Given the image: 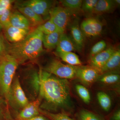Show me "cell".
Listing matches in <instances>:
<instances>
[{
	"instance_id": "cell-1",
	"label": "cell",
	"mask_w": 120,
	"mask_h": 120,
	"mask_svg": "<svg viewBox=\"0 0 120 120\" xmlns=\"http://www.w3.org/2000/svg\"><path fill=\"white\" fill-rule=\"evenodd\" d=\"M41 88L39 95L41 98L40 108L52 113H66L72 107L71 86L68 80L55 76L42 68L39 70Z\"/></svg>"
},
{
	"instance_id": "cell-2",
	"label": "cell",
	"mask_w": 120,
	"mask_h": 120,
	"mask_svg": "<svg viewBox=\"0 0 120 120\" xmlns=\"http://www.w3.org/2000/svg\"><path fill=\"white\" fill-rule=\"evenodd\" d=\"M43 34L37 28L31 30L22 41L16 43H9L8 55L15 58L19 64L36 60L44 52Z\"/></svg>"
},
{
	"instance_id": "cell-3",
	"label": "cell",
	"mask_w": 120,
	"mask_h": 120,
	"mask_svg": "<svg viewBox=\"0 0 120 120\" xmlns=\"http://www.w3.org/2000/svg\"><path fill=\"white\" fill-rule=\"evenodd\" d=\"M19 64L16 60L7 55L0 61V94L6 101L9 89Z\"/></svg>"
},
{
	"instance_id": "cell-4",
	"label": "cell",
	"mask_w": 120,
	"mask_h": 120,
	"mask_svg": "<svg viewBox=\"0 0 120 120\" xmlns=\"http://www.w3.org/2000/svg\"><path fill=\"white\" fill-rule=\"evenodd\" d=\"M6 101L8 106L19 112L29 103L28 98L17 76L14 77Z\"/></svg>"
},
{
	"instance_id": "cell-5",
	"label": "cell",
	"mask_w": 120,
	"mask_h": 120,
	"mask_svg": "<svg viewBox=\"0 0 120 120\" xmlns=\"http://www.w3.org/2000/svg\"><path fill=\"white\" fill-rule=\"evenodd\" d=\"M23 84L30 98L32 101L38 97L41 88V77L39 71L30 68L24 72Z\"/></svg>"
},
{
	"instance_id": "cell-6",
	"label": "cell",
	"mask_w": 120,
	"mask_h": 120,
	"mask_svg": "<svg viewBox=\"0 0 120 120\" xmlns=\"http://www.w3.org/2000/svg\"><path fill=\"white\" fill-rule=\"evenodd\" d=\"M43 70L61 79L68 80L76 78V66L63 64L58 59L51 60Z\"/></svg>"
},
{
	"instance_id": "cell-7",
	"label": "cell",
	"mask_w": 120,
	"mask_h": 120,
	"mask_svg": "<svg viewBox=\"0 0 120 120\" xmlns=\"http://www.w3.org/2000/svg\"><path fill=\"white\" fill-rule=\"evenodd\" d=\"M73 13L62 6L53 7L49 12L50 19L61 33H65V30L71 23Z\"/></svg>"
},
{
	"instance_id": "cell-8",
	"label": "cell",
	"mask_w": 120,
	"mask_h": 120,
	"mask_svg": "<svg viewBox=\"0 0 120 120\" xmlns=\"http://www.w3.org/2000/svg\"><path fill=\"white\" fill-rule=\"evenodd\" d=\"M15 4L30 7L45 21L49 19V12L53 7L54 1L49 0H27L17 1Z\"/></svg>"
},
{
	"instance_id": "cell-9",
	"label": "cell",
	"mask_w": 120,
	"mask_h": 120,
	"mask_svg": "<svg viewBox=\"0 0 120 120\" xmlns=\"http://www.w3.org/2000/svg\"><path fill=\"white\" fill-rule=\"evenodd\" d=\"M101 75L99 71L90 65L76 66V78L86 86L92 85Z\"/></svg>"
},
{
	"instance_id": "cell-10",
	"label": "cell",
	"mask_w": 120,
	"mask_h": 120,
	"mask_svg": "<svg viewBox=\"0 0 120 120\" xmlns=\"http://www.w3.org/2000/svg\"><path fill=\"white\" fill-rule=\"evenodd\" d=\"M80 26L84 36L89 37L99 35L102 31L103 26L99 20L93 17L84 20Z\"/></svg>"
},
{
	"instance_id": "cell-11",
	"label": "cell",
	"mask_w": 120,
	"mask_h": 120,
	"mask_svg": "<svg viewBox=\"0 0 120 120\" xmlns=\"http://www.w3.org/2000/svg\"><path fill=\"white\" fill-rule=\"evenodd\" d=\"M41 98L38 95L36 99L29 102V103L18 112L16 117V120H28L40 114V109Z\"/></svg>"
},
{
	"instance_id": "cell-12",
	"label": "cell",
	"mask_w": 120,
	"mask_h": 120,
	"mask_svg": "<svg viewBox=\"0 0 120 120\" xmlns=\"http://www.w3.org/2000/svg\"><path fill=\"white\" fill-rule=\"evenodd\" d=\"M31 30L16 28L10 25L3 28L2 31L7 41L9 43H15L23 40Z\"/></svg>"
},
{
	"instance_id": "cell-13",
	"label": "cell",
	"mask_w": 120,
	"mask_h": 120,
	"mask_svg": "<svg viewBox=\"0 0 120 120\" xmlns=\"http://www.w3.org/2000/svg\"><path fill=\"white\" fill-rule=\"evenodd\" d=\"M15 8L28 20L30 26L37 28L45 22L43 19L34 11L30 7L15 4Z\"/></svg>"
},
{
	"instance_id": "cell-14",
	"label": "cell",
	"mask_w": 120,
	"mask_h": 120,
	"mask_svg": "<svg viewBox=\"0 0 120 120\" xmlns=\"http://www.w3.org/2000/svg\"><path fill=\"white\" fill-rule=\"evenodd\" d=\"M69 26L70 38L75 46L77 51L81 52L84 46V35L80 28L79 20H74Z\"/></svg>"
},
{
	"instance_id": "cell-15",
	"label": "cell",
	"mask_w": 120,
	"mask_h": 120,
	"mask_svg": "<svg viewBox=\"0 0 120 120\" xmlns=\"http://www.w3.org/2000/svg\"><path fill=\"white\" fill-rule=\"evenodd\" d=\"M116 50L110 47L97 55L90 58L89 65L94 67L100 71V70L105 65Z\"/></svg>"
},
{
	"instance_id": "cell-16",
	"label": "cell",
	"mask_w": 120,
	"mask_h": 120,
	"mask_svg": "<svg viewBox=\"0 0 120 120\" xmlns=\"http://www.w3.org/2000/svg\"><path fill=\"white\" fill-rule=\"evenodd\" d=\"M10 23L11 26L16 28L30 30L31 27L28 20L16 9L12 11Z\"/></svg>"
},
{
	"instance_id": "cell-17",
	"label": "cell",
	"mask_w": 120,
	"mask_h": 120,
	"mask_svg": "<svg viewBox=\"0 0 120 120\" xmlns=\"http://www.w3.org/2000/svg\"><path fill=\"white\" fill-rule=\"evenodd\" d=\"M56 48L57 52H72L77 50L70 37L65 33L61 34Z\"/></svg>"
},
{
	"instance_id": "cell-18",
	"label": "cell",
	"mask_w": 120,
	"mask_h": 120,
	"mask_svg": "<svg viewBox=\"0 0 120 120\" xmlns=\"http://www.w3.org/2000/svg\"><path fill=\"white\" fill-rule=\"evenodd\" d=\"M120 65V50H115L108 61L100 70L101 75L109 72L117 71Z\"/></svg>"
},
{
	"instance_id": "cell-19",
	"label": "cell",
	"mask_w": 120,
	"mask_h": 120,
	"mask_svg": "<svg viewBox=\"0 0 120 120\" xmlns=\"http://www.w3.org/2000/svg\"><path fill=\"white\" fill-rule=\"evenodd\" d=\"M61 33L56 31L48 34H43L42 43L46 49L52 50L56 47Z\"/></svg>"
},
{
	"instance_id": "cell-20",
	"label": "cell",
	"mask_w": 120,
	"mask_h": 120,
	"mask_svg": "<svg viewBox=\"0 0 120 120\" xmlns=\"http://www.w3.org/2000/svg\"><path fill=\"white\" fill-rule=\"evenodd\" d=\"M114 0H98L92 14H103L111 11L116 6Z\"/></svg>"
},
{
	"instance_id": "cell-21",
	"label": "cell",
	"mask_w": 120,
	"mask_h": 120,
	"mask_svg": "<svg viewBox=\"0 0 120 120\" xmlns=\"http://www.w3.org/2000/svg\"><path fill=\"white\" fill-rule=\"evenodd\" d=\"M56 55L68 64L75 66L82 65V62L79 56L73 52H56Z\"/></svg>"
},
{
	"instance_id": "cell-22",
	"label": "cell",
	"mask_w": 120,
	"mask_h": 120,
	"mask_svg": "<svg viewBox=\"0 0 120 120\" xmlns=\"http://www.w3.org/2000/svg\"><path fill=\"white\" fill-rule=\"evenodd\" d=\"M120 73L117 71L109 72L101 74L97 80L101 83L107 85H111L120 82Z\"/></svg>"
},
{
	"instance_id": "cell-23",
	"label": "cell",
	"mask_w": 120,
	"mask_h": 120,
	"mask_svg": "<svg viewBox=\"0 0 120 120\" xmlns=\"http://www.w3.org/2000/svg\"><path fill=\"white\" fill-rule=\"evenodd\" d=\"M82 0H61L60 2L62 7L75 14L82 11Z\"/></svg>"
},
{
	"instance_id": "cell-24",
	"label": "cell",
	"mask_w": 120,
	"mask_h": 120,
	"mask_svg": "<svg viewBox=\"0 0 120 120\" xmlns=\"http://www.w3.org/2000/svg\"><path fill=\"white\" fill-rule=\"evenodd\" d=\"M97 98L102 109L105 112H109L112 106V101L109 96L103 91H99L97 93Z\"/></svg>"
},
{
	"instance_id": "cell-25",
	"label": "cell",
	"mask_w": 120,
	"mask_h": 120,
	"mask_svg": "<svg viewBox=\"0 0 120 120\" xmlns=\"http://www.w3.org/2000/svg\"><path fill=\"white\" fill-rule=\"evenodd\" d=\"M39 112L41 114L51 120H75L64 113L51 112L41 109H39Z\"/></svg>"
},
{
	"instance_id": "cell-26",
	"label": "cell",
	"mask_w": 120,
	"mask_h": 120,
	"mask_svg": "<svg viewBox=\"0 0 120 120\" xmlns=\"http://www.w3.org/2000/svg\"><path fill=\"white\" fill-rule=\"evenodd\" d=\"M78 120H105L101 116L86 109H82L76 114Z\"/></svg>"
},
{
	"instance_id": "cell-27",
	"label": "cell",
	"mask_w": 120,
	"mask_h": 120,
	"mask_svg": "<svg viewBox=\"0 0 120 120\" xmlns=\"http://www.w3.org/2000/svg\"><path fill=\"white\" fill-rule=\"evenodd\" d=\"M37 28L44 34H49L56 31H59L55 24L50 19L38 26Z\"/></svg>"
},
{
	"instance_id": "cell-28",
	"label": "cell",
	"mask_w": 120,
	"mask_h": 120,
	"mask_svg": "<svg viewBox=\"0 0 120 120\" xmlns=\"http://www.w3.org/2000/svg\"><path fill=\"white\" fill-rule=\"evenodd\" d=\"M0 120H12L7 101L0 98Z\"/></svg>"
},
{
	"instance_id": "cell-29",
	"label": "cell",
	"mask_w": 120,
	"mask_h": 120,
	"mask_svg": "<svg viewBox=\"0 0 120 120\" xmlns=\"http://www.w3.org/2000/svg\"><path fill=\"white\" fill-rule=\"evenodd\" d=\"M75 88L77 94L83 102L89 104L90 101L91 97L88 89L81 84H77Z\"/></svg>"
},
{
	"instance_id": "cell-30",
	"label": "cell",
	"mask_w": 120,
	"mask_h": 120,
	"mask_svg": "<svg viewBox=\"0 0 120 120\" xmlns=\"http://www.w3.org/2000/svg\"><path fill=\"white\" fill-rule=\"evenodd\" d=\"M105 41L102 40L95 44L91 48L90 53V58L102 52L105 49L106 47Z\"/></svg>"
},
{
	"instance_id": "cell-31",
	"label": "cell",
	"mask_w": 120,
	"mask_h": 120,
	"mask_svg": "<svg viewBox=\"0 0 120 120\" xmlns=\"http://www.w3.org/2000/svg\"><path fill=\"white\" fill-rule=\"evenodd\" d=\"M9 44L4 34L1 32H0V58H3L8 55Z\"/></svg>"
},
{
	"instance_id": "cell-32",
	"label": "cell",
	"mask_w": 120,
	"mask_h": 120,
	"mask_svg": "<svg viewBox=\"0 0 120 120\" xmlns=\"http://www.w3.org/2000/svg\"><path fill=\"white\" fill-rule=\"evenodd\" d=\"M98 0H83L82 11L84 12L92 13Z\"/></svg>"
},
{
	"instance_id": "cell-33",
	"label": "cell",
	"mask_w": 120,
	"mask_h": 120,
	"mask_svg": "<svg viewBox=\"0 0 120 120\" xmlns=\"http://www.w3.org/2000/svg\"><path fill=\"white\" fill-rule=\"evenodd\" d=\"M12 7L8 9L0 18V24L2 26L3 29L10 26V19Z\"/></svg>"
},
{
	"instance_id": "cell-34",
	"label": "cell",
	"mask_w": 120,
	"mask_h": 120,
	"mask_svg": "<svg viewBox=\"0 0 120 120\" xmlns=\"http://www.w3.org/2000/svg\"><path fill=\"white\" fill-rule=\"evenodd\" d=\"M14 1L12 0H0V18L8 9L12 7Z\"/></svg>"
},
{
	"instance_id": "cell-35",
	"label": "cell",
	"mask_w": 120,
	"mask_h": 120,
	"mask_svg": "<svg viewBox=\"0 0 120 120\" xmlns=\"http://www.w3.org/2000/svg\"><path fill=\"white\" fill-rule=\"evenodd\" d=\"M25 120H49L48 118L45 116L40 114L39 115L35 116L34 117Z\"/></svg>"
},
{
	"instance_id": "cell-36",
	"label": "cell",
	"mask_w": 120,
	"mask_h": 120,
	"mask_svg": "<svg viewBox=\"0 0 120 120\" xmlns=\"http://www.w3.org/2000/svg\"><path fill=\"white\" fill-rule=\"evenodd\" d=\"M110 120H120V110L116 111L111 117Z\"/></svg>"
},
{
	"instance_id": "cell-37",
	"label": "cell",
	"mask_w": 120,
	"mask_h": 120,
	"mask_svg": "<svg viewBox=\"0 0 120 120\" xmlns=\"http://www.w3.org/2000/svg\"><path fill=\"white\" fill-rule=\"evenodd\" d=\"M114 2H115V4H116V5H119L120 4V0H114Z\"/></svg>"
},
{
	"instance_id": "cell-38",
	"label": "cell",
	"mask_w": 120,
	"mask_h": 120,
	"mask_svg": "<svg viewBox=\"0 0 120 120\" xmlns=\"http://www.w3.org/2000/svg\"><path fill=\"white\" fill-rule=\"evenodd\" d=\"M2 30H3V27H2V26L0 24V32H1Z\"/></svg>"
},
{
	"instance_id": "cell-39",
	"label": "cell",
	"mask_w": 120,
	"mask_h": 120,
	"mask_svg": "<svg viewBox=\"0 0 120 120\" xmlns=\"http://www.w3.org/2000/svg\"><path fill=\"white\" fill-rule=\"evenodd\" d=\"M1 59V58H0V61Z\"/></svg>"
},
{
	"instance_id": "cell-40",
	"label": "cell",
	"mask_w": 120,
	"mask_h": 120,
	"mask_svg": "<svg viewBox=\"0 0 120 120\" xmlns=\"http://www.w3.org/2000/svg\"></svg>"
}]
</instances>
